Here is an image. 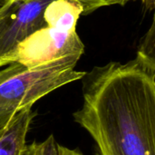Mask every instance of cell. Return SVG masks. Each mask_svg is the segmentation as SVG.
<instances>
[{
	"label": "cell",
	"instance_id": "1",
	"mask_svg": "<svg viewBox=\"0 0 155 155\" xmlns=\"http://www.w3.org/2000/svg\"><path fill=\"white\" fill-rule=\"evenodd\" d=\"M74 121L94 139L97 155H155V59L137 53L85 73Z\"/></svg>",
	"mask_w": 155,
	"mask_h": 155
},
{
	"label": "cell",
	"instance_id": "2",
	"mask_svg": "<svg viewBox=\"0 0 155 155\" xmlns=\"http://www.w3.org/2000/svg\"><path fill=\"white\" fill-rule=\"evenodd\" d=\"M84 7L78 0H54L44 12L46 25L18 45L5 65L18 63L26 67L42 65L67 56L81 57L84 45L76 25Z\"/></svg>",
	"mask_w": 155,
	"mask_h": 155
},
{
	"label": "cell",
	"instance_id": "3",
	"mask_svg": "<svg viewBox=\"0 0 155 155\" xmlns=\"http://www.w3.org/2000/svg\"><path fill=\"white\" fill-rule=\"evenodd\" d=\"M79 59L67 56L35 67L8 64L0 70V108L19 111L32 107L49 93L82 79L85 73L75 70Z\"/></svg>",
	"mask_w": 155,
	"mask_h": 155
},
{
	"label": "cell",
	"instance_id": "4",
	"mask_svg": "<svg viewBox=\"0 0 155 155\" xmlns=\"http://www.w3.org/2000/svg\"><path fill=\"white\" fill-rule=\"evenodd\" d=\"M54 0H10L0 10V67L20 43L45 27L44 12Z\"/></svg>",
	"mask_w": 155,
	"mask_h": 155
},
{
	"label": "cell",
	"instance_id": "5",
	"mask_svg": "<svg viewBox=\"0 0 155 155\" xmlns=\"http://www.w3.org/2000/svg\"><path fill=\"white\" fill-rule=\"evenodd\" d=\"M36 115L32 107L19 110L4 134L0 137V155H23L26 148V135Z\"/></svg>",
	"mask_w": 155,
	"mask_h": 155
},
{
	"label": "cell",
	"instance_id": "6",
	"mask_svg": "<svg viewBox=\"0 0 155 155\" xmlns=\"http://www.w3.org/2000/svg\"><path fill=\"white\" fill-rule=\"evenodd\" d=\"M23 155H84L79 150H74L59 144L53 134L45 141L26 145Z\"/></svg>",
	"mask_w": 155,
	"mask_h": 155
},
{
	"label": "cell",
	"instance_id": "7",
	"mask_svg": "<svg viewBox=\"0 0 155 155\" xmlns=\"http://www.w3.org/2000/svg\"><path fill=\"white\" fill-rule=\"evenodd\" d=\"M83 7H84V14L87 15L98 8L104 6H110L116 5L115 0H78Z\"/></svg>",
	"mask_w": 155,
	"mask_h": 155
},
{
	"label": "cell",
	"instance_id": "8",
	"mask_svg": "<svg viewBox=\"0 0 155 155\" xmlns=\"http://www.w3.org/2000/svg\"><path fill=\"white\" fill-rule=\"evenodd\" d=\"M18 111L15 109L0 108V137L4 134L5 131L11 124Z\"/></svg>",
	"mask_w": 155,
	"mask_h": 155
},
{
	"label": "cell",
	"instance_id": "9",
	"mask_svg": "<svg viewBox=\"0 0 155 155\" xmlns=\"http://www.w3.org/2000/svg\"><path fill=\"white\" fill-rule=\"evenodd\" d=\"M129 1H130V0H115V3H116V5H125L126 3H128ZM143 2L144 4H146L148 7H151V8L153 6V4H154V0H143Z\"/></svg>",
	"mask_w": 155,
	"mask_h": 155
},
{
	"label": "cell",
	"instance_id": "10",
	"mask_svg": "<svg viewBox=\"0 0 155 155\" xmlns=\"http://www.w3.org/2000/svg\"><path fill=\"white\" fill-rule=\"evenodd\" d=\"M10 0H0V10L9 2Z\"/></svg>",
	"mask_w": 155,
	"mask_h": 155
}]
</instances>
